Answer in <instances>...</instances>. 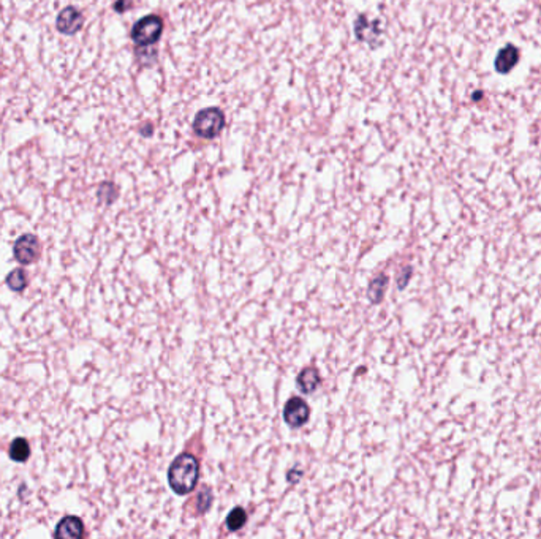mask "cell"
I'll list each match as a JSON object with an SVG mask.
<instances>
[{
  "label": "cell",
  "mask_w": 541,
  "mask_h": 539,
  "mask_svg": "<svg viewBox=\"0 0 541 539\" xmlns=\"http://www.w3.org/2000/svg\"><path fill=\"white\" fill-rule=\"evenodd\" d=\"M200 477L198 459L192 454H181L176 457L168 468V484L178 495L193 492Z\"/></svg>",
  "instance_id": "cell-1"
},
{
  "label": "cell",
  "mask_w": 541,
  "mask_h": 539,
  "mask_svg": "<svg viewBox=\"0 0 541 539\" xmlns=\"http://www.w3.org/2000/svg\"><path fill=\"white\" fill-rule=\"evenodd\" d=\"M225 127V114L219 108H206L195 115L192 124L193 132L203 140H214L217 138L220 132Z\"/></svg>",
  "instance_id": "cell-2"
},
{
  "label": "cell",
  "mask_w": 541,
  "mask_h": 539,
  "mask_svg": "<svg viewBox=\"0 0 541 539\" xmlns=\"http://www.w3.org/2000/svg\"><path fill=\"white\" fill-rule=\"evenodd\" d=\"M164 33V19L157 15H149L141 18L133 25L132 40L138 46H152L160 40Z\"/></svg>",
  "instance_id": "cell-3"
},
{
  "label": "cell",
  "mask_w": 541,
  "mask_h": 539,
  "mask_svg": "<svg viewBox=\"0 0 541 539\" xmlns=\"http://www.w3.org/2000/svg\"><path fill=\"white\" fill-rule=\"evenodd\" d=\"M13 256L18 263L24 266H29L35 263L40 258V241L37 236L33 234H24L15 242L13 247Z\"/></svg>",
  "instance_id": "cell-4"
},
{
  "label": "cell",
  "mask_w": 541,
  "mask_h": 539,
  "mask_svg": "<svg viewBox=\"0 0 541 539\" xmlns=\"http://www.w3.org/2000/svg\"><path fill=\"white\" fill-rule=\"evenodd\" d=\"M310 408L306 400L292 397L283 407V419L290 427H302L309 421Z\"/></svg>",
  "instance_id": "cell-5"
},
{
  "label": "cell",
  "mask_w": 541,
  "mask_h": 539,
  "mask_svg": "<svg viewBox=\"0 0 541 539\" xmlns=\"http://www.w3.org/2000/svg\"><path fill=\"white\" fill-rule=\"evenodd\" d=\"M84 25V16L78 8L74 6H67L62 11L59 13L56 19V27L62 35L72 37L74 33H78Z\"/></svg>",
  "instance_id": "cell-6"
},
{
  "label": "cell",
  "mask_w": 541,
  "mask_h": 539,
  "mask_svg": "<svg viewBox=\"0 0 541 539\" xmlns=\"http://www.w3.org/2000/svg\"><path fill=\"white\" fill-rule=\"evenodd\" d=\"M86 530H84V523L76 516H67L62 521L57 523L56 530H54V536L56 538H62V539H79L84 538Z\"/></svg>",
  "instance_id": "cell-7"
},
{
  "label": "cell",
  "mask_w": 541,
  "mask_h": 539,
  "mask_svg": "<svg viewBox=\"0 0 541 539\" xmlns=\"http://www.w3.org/2000/svg\"><path fill=\"white\" fill-rule=\"evenodd\" d=\"M518 60H519L518 47L513 46V45H506L505 47H502V50L499 51L494 65H496V70L499 73L505 74V73H510L513 68L516 67Z\"/></svg>",
  "instance_id": "cell-8"
},
{
  "label": "cell",
  "mask_w": 541,
  "mask_h": 539,
  "mask_svg": "<svg viewBox=\"0 0 541 539\" xmlns=\"http://www.w3.org/2000/svg\"><path fill=\"white\" fill-rule=\"evenodd\" d=\"M296 383L304 394H312L321 385V378H320V375H319V372L315 370V368L307 367V368H304L300 375H297Z\"/></svg>",
  "instance_id": "cell-9"
},
{
  "label": "cell",
  "mask_w": 541,
  "mask_h": 539,
  "mask_svg": "<svg viewBox=\"0 0 541 539\" xmlns=\"http://www.w3.org/2000/svg\"><path fill=\"white\" fill-rule=\"evenodd\" d=\"M8 455L13 462H18V463H24L29 460L30 457L29 441L23 438V436H18V438L11 441V445L8 448Z\"/></svg>",
  "instance_id": "cell-10"
},
{
  "label": "cell",
  "mask_w": 541,
  "mask_h": 539,
  "mask_svg": "<svg viewBox=\"0 0 541 539\" xmlns=\"http://www.w3.org/2000/svg\"><path fill=\"white\" fill-rule=\"evenodd\" d=\"M389 278L387 274H380L370 282L368 288V299L372 304H380L383 301L385 291H387V285Z\"/></svg>",
  "instance_id": "cell-11"
},
{
  "label": "cell",
  "mask_w": 541,
  "mask_h": 539,
  "mask_svg": "<svg viewBox=\"0 0 541 539\" xmlns=\"http://www.w3.org/2000/svg\"><path fill=\"white\" fill-rule=\"evenodd\" d=\"M6 286L11 291H16V293H21L25 290L27 286V272L23 269V268H16L13 269L8 276H6Z\"/></svg>",
  "instance_id": "cell-12"
},
{
  "label": "cell",
  "mask_w": 541,
  "mask_h": 539,
  "mask_svg": "<svg viewBox=\"0 0 541 539\" xmlns=\"http://www.w3.org/2000/svg\"><path fill=\"white\" fill-rule=\"evenodd\" d=\"M247 522V513L244 508H234L229 511V514L227 517V528L229 531H238L241 530L242 527H244V523Z\"/></svg>",
  "instance_id": "cell-13"
},
{
  "label": "cell",
  "mask_w": 541,
  "mask_h": 539,
  "mask_svg": "<svg viewBox=\"0 0 541 539\" xmlns=\"http://www.w3.org/2000/svg\"><path fill=\"white\" fill-rule=\"evenodd\" d=\"M118 195H119L118 187L114 186L113 182H103L98 187V192H97L98 201L103 203V204H113L114 201H116Z\"/></svg>",
  "instance_id": "cell-14"
},
{
  "label": "cell",
  "mask_w": 541,
  "mask_h": 539,
  "mask_svg": "<svg viewBox=\"0 0 541 539\" xmlns=\"http://www.w3.org/2000/svg\"><path fill=\"white\" fill-rule=\"evenodd\" d=\"M137 59L139 60L141 65L152 67L155 62H157V51L151 50V47H147V46H138L137 47Z\"/></svg>",
  "instance_id": "cell-15"
},
{
  "label": "cell",
  "mask_w": 541,
  "mask_h": 539,
  "mask_svg": "<svg viewBox=\"0 0 541 539\" xmlns=\"http://www.w3.org/2000/svg\"><path fill=\"white\" fill-rule=\"evenodd\" d=\"M212 504V492L211 489H203L198 495V513L203 514L211 508Z\"/></svg>",
  "instance_id": "cell-16"
},
{
  "label": "cell",
  "mask_w": 541,
  "mask_h": 539,
  "mask_svg": "<svg viewBox=\"0 0 541 539\" xmlns=\"http://www.w3.org/2000/svg\"><path fill=\"white\" fill-rule=\"evenodd\" d=\"M410 277H411V268H405V269L402 271V274L399 276V278H397L399 288L404 290L405 286H407V283H409V280H410Z\"/></svg>",
  "instance_id": "cell-17"
},
{
  "label": "cell",
  "mask_w": 541,
  "mask_h": 539,
  "mask_svg": "<svg viewBox=\"0 0 541 539\" xmlns=\"http://www.w3.org/2000/svg\"><path fill=\"white\" fill-rule=\"evenodd\" d=\"M132 6H133V4L130 2V0H118V2L114 4V11L125 13L127 10H130Z\"/></svg>",
  "instance_id": "cell-18"
},
{
  "label": "cell",
  "mask_w": 541,
  "mask_h": 539,
  "mask_svg": "<svg viewBox=\"0 0 541 539\" xmlns=\"http://www.w3.org/2000/svg\"><path fill=\"white\" fill-rule=\"evenodd\" d=\"M139 133H141V135H144V136H151V135L154 133V128H152V124H146V125H143V127H141V130H139Z\"/></svg>",
  "instance_id": "cell-19"
},
{
  "label": "cell",
  "mask_w": 541,
  "mask_h": 539,
  "mask_svg": "<svg viewBox=\"0 0 541 539\" xmlns=\"http://www.w3.org/2000/svg\"><path fill=\"white\" fill-rule=\"evenodd\" d=\"M483 97V93L482 92H477L475 95H473V100H478V98H482Z\"/></svg>",
  "instance_id": "cell-20"
}]
</instances>
